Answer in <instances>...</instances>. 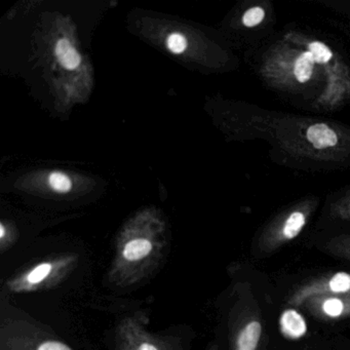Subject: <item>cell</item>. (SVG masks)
<instances>
[{
  "label": "cell",
  "mask_w": 350,
  "mask_h": 350,
  "mask_svg": "<svg viewBox=\"0 0 350 350\" xmlns=\"http://www.w3.org/2000/svg\"><path fill=\"white\" fill-rule=\"evenodd\" d=\"M280 329L286 337L299 338L304 335L306 325L302 315L295 310H288L282 314L280 319Z\"/></svg>",
  "instance_id": "9c48e42d"
},
{
  "label": "cell",
  "mask_w": 350,
  "mask_h": 350,
  "mask_svg": "<svg viewBox=\"0 0 350 350\" xmlns=\"http://www.w3.org/2000/svg\"><path fill=\"white\" fill-rule=\"evenodd\" d=\"M56 56L60 64L67 70H75L81 63V55L65 38L57 42Z\"/></svg>",
  "instance_id": "30bf717a"
},
{
  "label": "cell",
  "mask_w": 350,
  "mask_h": 350,
  "mask_svg": "<svg viewBox=\"0 0 350 350\" xmlns=\"http://www.w3.org/2000/svg\"><path fill=\"white\" fill-rule=\"evenodd\" d=\"M129 333V332H128ZM124 350H167L163 341H157L154 338L144 334H137L134 338L129 333L126 340H124Z\"/></svg>",
  "instance_id": "8fae6325"
},
{
  "label": "cell",
  "mask_w": 350,
  "mask_h": 350,
  "mask_svg": "<svg viewBox=\"0 0 350 350\" xmlns=\"http://www.w3.org/2000/svg\"><path fill=\"white\" fill-rule=\"evenodd\" d=\"M212 350H218V349H217V348H213Z\"/></svg>",
  "instance_id": "ac0fdd59"
},
{
  "label": "cell",
  "mask_w": 350,
  "mask_h": 350,
  "mask_svg": "<svg viewBox=\"0 0 350 350\" xmlns=\"http://www.w3.org/2000/svg\"><path fill=\"white\" fill-rule=\"evenodd\" d=\"M284 40L310 52L323 71L325 85L315 101V107L333 110L349 101V68L343 59L332 50L331 46L301 32H288L284 36Z\"/></svg>",
  "instance_id": "7a4b0ae2"
},
{
  "label": "cell",
  "mask_w": 350,
  "mask_h": 350,
  "mask_svg": "<svg viewBox=\"0 0 350 350\" xmlns=\"http://www.w3.org/2000/svg\"><path fill=\"white\" fill-rule=\"evenodd\" d=\"M167 49L173 54H182L187 48V40L180 33H172L167 40Z\"/></svg>",
  "instance_id": "e0dca14e"
},
{
  "label": "cell",
  "mask_w": 350,
  "mask_h": 350,
  "mask_svg": "<svg viewBox=\"0 0 350 350\" xmlns=\"http://www.w3.org/2000/svg\"><path fill=\"white\" fill-rule=\"evenodd\" d=\"M50 185L53 190L60 193H66L71 189L70 179L60 172H55L50 176Z\"/></svg>",
  "instance_id": "2e32d148"
},
{
  "label": "cell",
  "mask_w": 350,
  "mask_h": 350,
  "mask_svg": "<svg viewBox=\"0 0 350 350\" xmlns=\"http://www.w3.org/2000/svg\"><path fill=\"white\" fill-rule=\"evenodd\" d=\"M317 198H305L275 217L262 231L258 247L264 254H271L288 245L300 235L317 208Z\"/></svg>",
  "instance_id": "277c9868"
},
{
  "label": "cell",
  "mask_w": 350,
  "mask_h": 350,
  "mask_svg": "<svg viewBox=\"0 0 350 350\" xmlns=\"http://www.w3.org/2000/svg\"><path fill=\"white\" fill-rule=\"evenodd\" d=\"M350 295V272H332L312 278L299 286L288 298V306H302L315 295Z\"/></svg>",
  "instance_id": "52a82bcc"
},
{
  "label": "cell",
  "mask_w": 350,
  "mask_h": 350,
  "mask_svg": "<svg viewBox=\"0 0 350 350\" xmlns=\"http://www.w3.org/2000/svg\"><path fill=\"white\" fill-rule=\"evenodd\" d=\"M266 19V11L261 5L250 8L241 18L243 25L247 28H255L261 25Z\"/></svg>",
  "instance_id": "4fadbf2b"
},
{
  "label": "cell",
  "mask_w": 350,
  "mask_h": 350,
  "mask_svg": "<svg viewBox=\"0 0 350 350\" xmlns=\"http://www.w3.org/2000/svg\"><path fill=\"white\" fill-rule=\"evenodd\" d=\"M331 214L339 220H350V193L332 204Z\"/></svg>",
  "instance_id": "9a60e30c"
},
{
  "label": "cell",
  "mask_w": 350,
  "mask_h": 350,
  "mask_svg": "<svg viewBox=\"0 0 350 350\" xmlns=\"http://www.w3.org/2000/svg\"><path fill=\"white\" fill-rule=\"evenodd\" d=\"M315 319L340 321L350 317V295H315L302 305Z\"/></svg>",
  "instance_id": "ba28073f"
},
{
  "label": "cell",
  "mask_w": 350,
  "mask_h": 350,
  "mask_svg": "<svg viewBox=\"0 0 350 350\" xmlns=\"http://www.w3.org/2000/svg\"><path fill=\"white\" fill-rule=\"evenodd\" d=\"M260 75L273 89L284 92L306 91L323 75L310 52L284 40L266 53Z\"/></svg>",
  "instance_id": "6da1fadb"
},
{
  "label": "cell",
  "mask_w": 350,
  "mask_h": 350,
  "mask_svg": "<svg viewBox=\"0 0 350 350\" xmlns=\"http://www.w3.org/2000/svg\"><path fill=\"white\" fill-rule=\"evenodd\" d=\"M26 346L31 348V349H28L27 347H25L26 350H72V348L64 342L60 341V340L50 339V338L36 341L34 346L31 342L29 344H26Z\"/></svg>",
  "instance_id": "5bb4252c"
},
{
  "label": "cell",
  "mask_w": 350,
  "mask_h": 350,
  "mask_svg": "<svg viewBox=\"0 0 350 350\" xmlns=\"http://www.w3.org/2000/svg\"><path fill=\"white\" fill-rule=\"evenodd\" d=\"M263 325L259 309L251 302L235 308L230 323V350H259Z\"/></svg>",
  "instance_id": "5b68a950"
},
{
  "label": "cell",
  "mask_w": 350,
  "mask_h": 350,
  "mask_svg": "<svg viewBox=\"0 0 350 350\" xmlns=\"http://www.w3.org/2000/svg\"><path fill=\"white\" fill-rule=\"evenodd\" d=\"M75 263V257L46 260L32 266L23 273L15 276L8 282L10 290L15 293L34 292L44 286H50Z\"/></svg>",
  "instance_id": "8992f818"
},
{
  "label": "cell",
  "mask_w": 350,
  "mask_h": 350,
  "mask_svg": "<svg viewBox=\"0 0 350 350\" xmlns=\"http://www.w3.org/2000/svg\"><path fill=\"white\" fill-rule=\"evenodd\" d=\"M286 146L298 149L308 157H337L349 150L350 137L341 126L325 122H297L293 138L282 139Z\"/></svg>",
  "instance_id": "3957f363"
},
{
  "label": "cell",
  "mask_w": 350,
  "mask_h": 350,
  "mask_svg": "<svg viewBox=\"0 0 350 350\" xmlns=\"http://www.w3.org/2000/svg\"><path fill=\"white\" fill-rule=\"evenodd\" d=\"M325 253L350 261V233L332 237L325 243Z\"/></svg>",
  "instance_id": "7c38bea8"
}]
</instances>
